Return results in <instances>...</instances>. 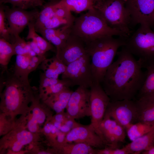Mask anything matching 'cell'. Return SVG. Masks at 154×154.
<instances>
[{"label":"cell","mask_w":154,"mask_h":154,"mask_svg":"<svg viewBox=\"0 0 154 154\" xmlns=\"http://www.w3.org/2000/svg\"><path fill=\"white\" fill-rule=\"evenodd\" d=\"M117 60L107 70L101 84L110 101L133 100L141 88L145 72L134 56L123 46Z\"/></svg>","instance_id":"6da1fadb"},{"label":"cell","mask_w":154,"mask_h":154,"mask_svg":"<svg viewBox=\"0 0 154 154\" xmlns=\"http://www.w3.org/2000/svg\"><path fill=\"white\" fill-rule=\"evenodd\" d=\"M127 38L106 36L85 43L86 52L91 59L94 82L101 83L118 49L125 45Z\"/></svg>","instance_id":"7a4b0ae2"},{"label":"cell","mask_w":154,"mask_h":154,"mask_svg":"<svg viewBox=\"0 0 154 154\" xmlns=\"http://www.w3.org/2000/svg\"><path fill=\"white\" fill-rule=\"evenodd\" d=\"M72 33L85 43L106 36L129 37L109 27L100 12L94 7L77 18L71 27Z\"/></svg>","instance_id":"3957f363"},{"label":"cell","mask_w":154,"mask_h":154,"mask_svg":"<svg viewBox=\"0 0 154 154\" xmlns=\"http://www.w3.org/2000/svg\"><path fill=\"white\" fill-rule=\"evenodd\" d=\"M3 84L5 87L1 96V104L11 112L26 105L35 98L33 88L28 78L7 74Z\"/></svg>","instance_id":"277c9868"},{"label":"cell","mask_w":154,"mask_h":154,"mask_svg":"<svg viewBox=\"0 0 154 154\" xmlns=\"http://www.w3.org/2000/svg\"><path fill=\"white\" fill-rule=\"evenodd\" d=\"M140 26L127 39L124 46L133 56L143 68L154 65V32L147 25Z\"/></svg>","instance_id":"5b68a950"},{"label":"cell","mask_w":154,"mask_h":154,"mask_svg":"<svg viewBox=\"0 0 154 154\" xmlns=\"http://www.w3.org/2000/svg\"><path fill=\"white\" fill-rule=\"evenodd\" d=\"M94 7L100 12L109 27L129 36L130 17L125 0H102Z\"/></svg>","instance_id":"8992f818"},{"label":"cell","mask_w":154,"mask_h":154,"mask_svg":"<svg viewBox=\"0 0 154 154\" xmlns=\"http://www.w3.org/2000/svg\"><path fill=\"white\" fill-rule=\"evenodd\" d=\"M56 1H50L42 6L35 22L37 32L44 29L73 25L75 18L67 9L58 5Z\"/></svg>","instance_id":"52a82bcc"},{"label":"cell","mask_w":154,"mask_h":154,"mask_svg":"<svg viewBox=\"0 0 154 154\" xmlns=\"http://www.w3.org/2000/svg\"><path fill=\"white\" fill-rule=\"evenodd\" d=\"M90 90V124L104 142L100 127L110 99L99 83L94 82Z\"/></svg>","instance_id":"ba28073f"},{"label":"cell","mask_w":154,"mask_h":154,"mask_svg":"<svg viewBox=\"0 0 154 154\" xmlns=\"http://www.w3.org/2000/svg\"><path fill=\"white\" fill-rule=\"evenodd\" d=\"M62 78L70 80L72 86L77 85L90 88L94 81L91 59L87 53L67 65Z\"/></svg>","instance_id":"9c48e42d"},{"label":"cell","mask_w":154,"mask_h":154,"mask_svg":"<svg viewBox=\"0 0 154 154\" xmlns=\"http://www.w3.org/2000/svg\"><path fill=\"white\" fill-rule=\"evenodd\" d=\"M105 114L116 121L125 130L137 122V107L133 100L110 101Z\"/></svg>","instance_id":"30bf717a"},{"label":"cell","mask_w":154,"mask_h":154,"mask_svg":"<svg viewBox=\"0 0 154 154\" xmlns=\"http://www.w3.org/2000/svg\"><path fill=\"white\" fill-rule=\"evenodd\" d=\"M130 17V27L154 24V0H125Z\"/></svg>","instance_id":"8fae6325"},{"label":"cell","mask_w":154,"mask_h":154,"mask_svg":"<svg viewBox=\"0 0 154 154\" xmlns=\"http://www.w3.org/2000/svg\"><path fill=\"white\" fill-rule=\"evenodd\" d=\"M3 7L11 35H19L30 22L35 21L39 13L36 9L28 11L17 7Z\"/></svg>","instance_id":"7c38bea8"},{"label":"cell","mask_w":154,"mask_h":154,"mask_svg":"<svg viewBox=\"0 0 154 154\" xmlns=\"http://www.w3.org/2000/svg\"><path fill=\"white\" fill-rule=\"evenodd\" d=\"M90 88L79 86L72 93L66 108V113L75 119L90 116Z\"/></svg>","instance_id":"4fadbf2b"},{"label":"cell","mask_w":154,"mask_h":154,"mask_svg":"<svg viewBox=\"0 0 154 154\" xmlns=\"http://www.w3.org/2000/svg\"><path fill=\"white\" fill-rule=\"evenodd\" d=\"M65 143H82L99 149L106 147L101 137L90 125L78 123L66 134Z\"/></svg>","instance_id":"5bb4252c"},{"label":"cell","mask_w":154,"mask_h":154,"mask_svg":"<svg viewBox=\"0 0 154 154\" xmlns=\"http://www.w3.org/2000/svg\"><path fill=\"white\" fill-rule=\"evenodd\" d=\"M100 129L106 147L118 148L119 144L125 142V129L106 114L101 123Z\"/></svg>","instance_id":"9a60e30c"},{"label":"cell","mask_w":154,"mask_h":154,"mask_svg":"<svg viewBox=\"0 0 154 154\" xmlns=\"http://www.w3.org/2000/svg\"><path fill=\"white\" fill-rule=\"evenodd\" d=\"M87 53L85 42L71 33L64 45L56 50V56L67 66Z\"/></svg>","instance_id":"2e32d148"},{"label":"cell","mask_w":154,"mask_h":154,"mask_svg":"<svg viewBox=\"0 0 154 154\" xmlns=\"http://www.w3.org/2000/svg\"><path fill=\"white\" fill-rule=\"evenodd\" d=\"M137 107V122L154 125V94H146L135 101Z\"/></svg>","instance_id":"e0dca14e"},{"label":"cell","mask_w":154,"mask_h":154,"mask_svg":"<svg viewBox=\"0 0 154 154\" xmlns=\"http://www.w3.org/2000/svg\"><path fill=\"white\" fill-rule=\"evenodd\" d=\"M72 25H64L56 28L46 29L38 31L47 41L53 44L56 50L62 47L72 33Z\"/></svg>","instance_id":"ac0fdd59"},{"label":"cell","mask_w":154,"mask_h":154,"mask_svg":"<svg viewBox=\"0 0 154 154\" xmlns=\"http://www.w3.org/2000/svg\"><path fill=\"white\" fill-rule=\"evenodd\" d=\"M73 92L69 88H66L58 93L49 95L45 100V102L56 113L62 112L66 109Z\"/></svg>","instance_id":"d6986e66"},{"label":"cell","mask_w":154,"mask_h":154,"mask_svg":"<svg viewBox=\"0 0 154 154\" xmlns=\"http://www.w3.org/2000/svg\"><path fill=\"white\" fill-rule=\"evenodd\" d=\"M154 145V125L148 133L131 141L125 146L131 154H139Z\"/></svg>","instance_id":"ffe728a7"},{"label":"cell","mask_w":154,"mask_h":154,"mask_svg":"<svg viewBox=\"0 0 154 154\" xmlns=\"http://www.w3.org/2000/svg\"><path fill=\"white\" fill-rule=\"evenodd\" d=\"M65 154H97V149L82 143H65L56 146Z\"/></svg>","instance_id":"44dd1931"},{"label":"cell","mask_w":154,"mask_h":154,"mask_svg":"<svg viewBox=\"0 0 154 154\" xmlns=\"http://www.w3.org/2000/svg\"><path fill=\"white\" fill-rule=\"evenodd\" d=\"M96 0H60L57 4L65 7L69 11L79 13L94 8Z\"/></svg>","instance_id":"7402d4cb"},{"label":"cell","mask_w":154,"mask_h":154,"mask_svg":"<svg viewBox=\"0 0 154 154\" xmlns=\"http://www.w3.org/2000/svg\"><path fill=\"white\" fill-rule=\"evenodd\" d=\"M35 22L33 21L28 24V32L26 39H31L34 42L44 54L49 50L56 52V48L53 44L37 33L35 28Z\"/></svg>","instance_id":"603a6c76"},{"label":"cell","mask_w":154,"mask_h":154,"mask_svg":"<svg viewBox=\"0 0 154 154\" xmlns=\"http://www.w3.org/2000/svg\"><path fill=\"white\" fill-rule=\"evenodd\" d=\"M15 55L12 44L3 38H0V64L2 72L7 71L8 64L12 57Z\"/></svg>","instance_id":"cb8c5ba5"},{"label":"cell","mask_w":154,"mask_h":154,"mask_svg":"<svg viewBox=\"0 0 154 154\" xmlns=\"http://www.w3.org/2000/svg\"><path fill=\"white\" fill-rule=\"evenodd\" d=\"M154 125L138 122L129 127L126 129V133L129 139L132 141L148 133Z\"/></svg>","instance_id":"d4e9b609"},{"label":"cell","mask_w":154,"mask_h":154,"mask_svg":"<svg viewBox=\"0 0 154 154\" xmlns=\"http://www.w3.org/2000/svg\"><path fill=\"white\" fill-rule=\"evenodd\" d=\"M31 57L29 54L16 55L13 72L15 75L28 78L27 70Z\"/></svg>","instance_id":"484cf974"},{"label":"cell","mask_w":154,"mask_h":154,"mask_svg":"<svg viewBox=\"0 0 154 154\" xmlns=\"http://www.w3.org/2000/svg\"><path fill=\"white\" fill-rule=\"evenodd\" d=\"M33 109L32 117L27 125L29 131L32 133L37 131L38 125L43 123L46 119L45 113L40 107L36 106Z\"/></svg>","instance_id":"4316f807"},{"label":"cell","mask_w":154,"mask_h":154,"mask_svg":"<svg viewBox=\"0 0 154 154\" xmlns=\"http://www.w3.org/2000/svg\"><path fill=\"white\" fill-rule=\"evenodd\" d=\"M44 3V0H0V4L9 3L13 7L25 10L42 7Z\"/></svg>","instance_id":"83f0119b"},{"label":"cell","mask_w":154,"mask_h":154,"mask_svg":"<svg viewBox=\"0 0 154 154\" xmlns=\"http://www.w3.org/2000/svg\"><path fill=\"white\" fill-rule=\"evenodd\" d=\"M145 68V80L137 95L138 98L145 94H154V65L148 66Z\"/></svg>","instance_id":"f1b7e54d"},{"label":"cell","mask_w":154,"mask_h":154,"mask_svg":"<svg viewBox=\"0 0 154 154\" xmlns=\"http://www.w3.org/2000/svg\"><path fill=\"white\" fill-rule=\"evenodd\" d=\"M32 133L29 131L26 130H22L17 133L16 140L12 145V150L15 152H18L24 145L31 142L33 138Z\"/></svg>","instance_id":"f546056e"},{"label":"cell","mask_w":154,"mask_h":154,"mask_svg":"<svg viewBox=\"0 0 154 154\" xmlns=\"http://www.w3.org/2000/svg\"><path fill=\"white\" fill-rule=\"evenodd\" d=\"M9 42L13 46L15 55L28 54L31 50L27 42L19 35H11Z\"/></svg>","instance_id":"4dcf8cb0"},{"label":"cell","mask_w":154,"mask_h":154,"mask_svg":"<svg viewBox=\"0 0 154 154\" xmlns=\"http://www.w3.org/2000/svg\"><path fill=\"white\" fill-rule=\"evenodd\" d=\"M40 68L47 77L58 79L59 75L57 73L53 62L52 58H45L41 63Z\"/></svg>","instance_id":"1f68e13d"},{"label":"cell","mask_w":154,"mask_h":154,"mask_svg":"<svg viewBox=\"0 0 154 154\" xmlns=\"http://www.w3.org/2000/svg\"><path fill=\"white\" fill-rule=\"evenodd\" d=\"M70 86H72L70 80L66 79H62L49 88L41 96V97H43L45 100L49 95L58 93Z\"/></svg>","instance_id":"d6a6232c"},{"label":"cell","mask_w":154,"mask_h":154,"mask_svg":"<svg viewBox=\"0 0 154 154\" xmlns=\"http://www.w3.org/2000/svg\"><path fill=\"white\" fill-rule=\"evenodd\" d=\"M6 19L3 4H0V37L10 42L11 37L9 27L6 24Z\"/></svg>","instance_id":"836d02e7"},{"label":"cell","mask_w":154,"mask_h":154,"mask_svg":"<svg viewBox=\"0 0 154 154\" xmlns=\"http://www.w3.org/2000/svg\"><path fill=\"white\" fill-rule=\"evenodd\" d=\"M60 80L46 76L43 73L40 75L39 89L41 96L49 88L57 83Z\"/></svg>","instance_id":"e575fe53"},{"label":"cell","mask_w":154,"mask_h":154,"mask_svg":"<svg viewBox=\"0 0 154 154\" xmlns=\"http://www.w3.org/2000/svg\"><path fill=\"white\" fill-rule=\"evenodd\" d=\"M97 154H131L125 146L122 148H114L108 147L97 149Z\"/></svg>","instance_id":"d590c367"},{"label":"cell","mask_w":154,"mask_h":154,"mask_svg":"<svg viewBox=\"0 0 154 154\" xmlns=\"http://www.w3.org/2000/svg\"><path fill=\"white\" fill-rule=\"evenodd\" d=\"M46 58L45 56H40L36 55L31 57L27 70L28 74L29 75L31 72L35 70Z\"/></svg>","instance_id":"8d00e7d4"},{"label":"cell","mask_w":154,"mask_h":154,"mask_svg":"<svg viewBox=\"0 0 154 154\" xmlns=\"http://www.w3.org/2000/svg\"><path fill=\"white\" fill-rule=\"evenodd\" d=\"M52 58L57 73L59 75L62 74L65 71L67 66L60 60L56 56Z\"/></svg>","instance_id":"74e56055"},{"label":"cell","mask_w":154,"mask_h":154,"mask_svg":"<svg viewBox=\"0 0 154 154\" xmlns=\"http://www.w3.org/2000/svg\"><path fill=\"white\" fill-rule=\"evenodd\" d=\"M31 49L35 52L37 55L38 56H45V54L41 50L37 44L33 41L27 42Z\"/></svg>","instance_id":"f35d334b"},{"label":"cell","mask_w":154,"mask_h":154,"mask_svg":"<svg viewBox=\"0 0 154 154\" xmlns=\"http://www.w3.org/2000/svg\"><path fill=\"white\" fill-rule=\"evenodd\" d=\"M142 154H154V145L142 151Z\"/></svg>","instance_id":"ab89813d"},{"label":"cell","mask_w":154,"mask_h":154,"mask_svg":"<svg viewBox=\"0 0 154 154\" xmlns=\"http://www.w3.org/2000/svg\"><path fill=\"white\" fill-rule=\"evenodd\" d=\"M51 123H47L44 126V130L45 132L47 134H50L51 131Z\"/></svg>","instance_id":"60d3db41"},{"label":"cell","mask_w":154,"mask_h":154,"mask_svg":"<svg viewBox=\"0 0 154 154\" xmlns=\"http://www.w3.org/2000/svg\"><path fill=\"white\" fill-rule=\"evenodd\" d=\"M50 153L45 151H41L39 152L38 154H51Z\"/></svg>","instance_id":"b9f144b4"},{"label":"cell","mask_w":154,"mask_h":154,"mask_svg":"<svg viewBox=\"0 0 154 154\" xmlns=\"http://www.w3.org/2000/svg\"><path fill=\"white\" fill-rule=\"evenodd\" d=\"M102 0H96V3L101 2Z\"/></svg>","instance_id":"7bdbcfd3"},{"label":"cell","mask_w":154,"mask_h":154,"mask_svg":"<svg viewBox=\"0 0 154 154\" xmlns=\"http://www.w3.org/2000/svg\"><path fill=\"white\" fill-rule=\"evenodd\" d=\"M50 1H54L57 0H49Z\"/></svg>","instance_id":"ee69618b"},{"label":"cell","mask_w":154,"mask_h":154,"mask_svg":"<svg viewBox=\"0 0 154 154\" xmlns=\"http://www.w3.org/2000/svg\"></svg>","instance_id":"f6af8a7d"}]
</instances>
